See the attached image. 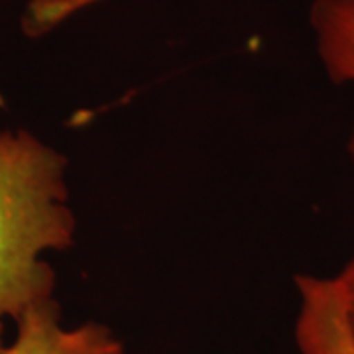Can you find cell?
I'll list each match as a JSON object with an SVG mask.
<instances>
[{"label":"cell","instance_id":"3957f363","mask_svg":"<svg viewBox=\"0 0 354 354\" xmlns=\"http://www.w3.org/2000/svg\"><path fill=\"white\" fill-rule=\"evenodd\" d=\"M2 354H124L122 342L101 323L65 327L57 299L16 321L14 341Z\"/></svg>","mask_w":354,"mask_h":354},{"label":"cell","instance_id":"6da1fadb","mask_svg":"<svg viewBox=\"0 0 354 354\" xmlns=\"http://www.w3.org/2000/svg\"><path fill=\"white\" fill-rule=\"evenodd\" d=\"M64 153L28 130H0V323L55 299L44 254L75 241Z\"/></svg>","mask_w":354,"mask_h":354},{"label":"cell","instance_id":"277c9868","mask_svg":"<svg viewBox=\"0 0 354 354\" xmlns=\"http://www.w3.org/2000/svg\"><path fill=\"white\" fill-rule=\"evenodd\" d=\"M309 20L327 75L335 83L354 85V0H315ZM348 153L354 160V120Z\"/></svg>","mask_w":354,"mask_h":354},{"label":"cell","instance_id":"5b68a950","mask_svg":"<svg viewBox=\"0 0 354 354\" xmlns=\"http://www.w3.org/2000/svg\"><path fill=\"white\" fill-rule=\"evenodd\" d=\"M4 351V344H2V323H0V354Z\"/></svg>","mask_w":354,"mask_h":354},{"label":"cell","instance_id":"7a4b0ae2","mask_svg":"<svg viewBox=\"0 0 354 354\" xmlns=\"http://www.w3.org/2000/svg\"><path fill=\"white\" fill-rule=\"evenodd\" d=\"M295 341L304 354H354V258L335 278L299 276Z\"/></svg>","mask_w":354,"mask_h":354}]
</instances>
